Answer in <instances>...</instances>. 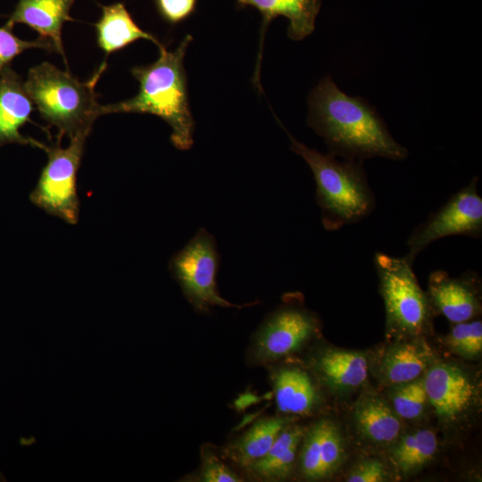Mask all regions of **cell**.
I'll return each mask as SVG.
<instances>
[{"instance_id": "13", "label": "cell", "mask_w": 482, "mask_h": 482, "mask_svg": "<svg viewBox=\"0 0 482 482\" xmlns=\"http://www.w3.org/2000/svg\"><path fill=\"white\" fill-rule=\"evenodd\" d=\"M307 365L320 387L334 396L345 397L365 384L369 353L325 345L310 354Z\"/></svg>"}, {"instance_id": "11", "label": "cell", "mask_w": 482, "mask_h": 482, "mask_svg": "<svg viewBox=\"0 0 482 482\" xmlns=\"http://www.w3.org/2000/svg\"><path fill=\"white\" fill-rule=\"evenodd\" d=\"M346 443L339 425L321 417L305 427L295 471L306 481H322L335 476L346 460Z\"/></svg>"}, {"instance_id": "5", "label": "cell", "mask_w": 482, "mask_h": 482, "mask_svg": "<svg viewBox=\"0 0 482 482\" xmlns=\"http://www.w3.org/2000/svg\"><path fill=\"white\" fill-rule=\"evenodd\" d=\"M407 257L377 253L374 264L386 312V339L425 337L433 329V310Z\"/></svg>"}, {"instance_id": "18", "label": "cell", "mask_w": 482, "mask_h": 482, "mask_svg": "<svg viewBox=\"0 0 482 482\" xmlns=\"http://www.w3.org/2000/svg\"><path fill=\"white\" fill-rule=\"evenodd\" d=\"M75 0H19L6 23L14 26L22 23L36 32L39 37L49 41L55 53L66 62L62 39L64 22L73 21L70 10Z\"/></svg>"}, {"instance_id": "26", "label": "cell", "mask_w": 482, "mask_h": 482, "mask_svg": "<svg viewBox=\"0 0 482 482\" xmlns=\"http://www.w3.org/2000/svg\"><path fill=\"white\" fill-rule=\"evenodd\" d=\"M12 26L5 24L0 27V73L11 62L23 51L31 48H42L54 52L53 45L41 37L34 41L22 40L12 32Z\"/></svg>"}, {"instance_id": "16", "label": "cell", "mask_w": 482, "mask_h": 482, "mask_svg": "<svg viewBox=\"0 0 482 482\" xmlns=\"http://www.w3.org/2000/svg\"><path fill=\"white\" fill-rule=\"evenodd\" d=\"M279 415L295 419L316 413L323 404L320 386L309 370L297 365L275 368L270 374Z\"/></svg>"}, {"instance_id": "30", "label": "cell", "mask_w": 482, "mask_h": 482, "mask_svg": "<svg viewBox=\"0 0 482 482\" xmlns=\"http://www.w3.org/2000/svg\"><path fill=\"white\" fill-rule=\"evenodd\" d=\"M4 480V477L0 474V481Z\"/></svg>"}, {"instance_id": "27", "label": "cell", "mask_w": 482, "mask_h": 482, "mask_svg": "<svg viewBox=\"0 0 482 482\" xmlns=\"http://www.w3.org/2000/svg\"><path fill=\"white\" fill-rule=\"evenodd\" d=\"M197 480L201 482H241L244 479L227 465L213 450L205 446L202 450V461Z\"/></svg>"}, {"instance_id": "1", "label": "cell", "mask_w": 482, "mask_h": 482, "mask_svg": "<svg viewBox=\"0 0 482 482\" xmlns=\"http://www.w3.org/2000/svg\"><path fill=\"white\" fill-rule=\"evenodd\" d=\"M308 104V125L331 154L358 161L371 157L402 161L408 156V150L391 136L377 111L362 97L340 90L329 75L312 89Z\"/></svg>"}, {"instance_id": "8", "label": "cell", "mask_w": 482, "mask_h": 482, "mask_svg": "<svg viewBox=\"0 0 482 482\" xmlns=\"http://www.w3.org/2000/svg\"><path fill=\"white\" fill-rule=\"evenodd\" d=\"M86 139L87 137H73L66 147L60 145V138L55 145H45L47 162L29 195L36 206L72 225L77 224L79 215L77 173Z\"/></svg>"}, {"instance_id": "9", "label": "cell", "mask_w": 482, "mask_h": 482, "mask_svg": "<svg viewBox=\"0 0 482 482\" xmlns=\"http://www.w3.org/2000/svg\"><path fill=\"white\" fill-rule=\"evenodd\" d=\"M219 264L216 241L203 228L170 261V271L197 312H209L215 306L242 308L219 294L216 285Z\"/></svg>"}, {"instance_id": "6", "label": "cell", "mask_w": 482, "mask_h": 482, "mask_svg": "<svg viewBox=\"0 0 482 482\" xmlns=\"http://www.w3.org/2000/svg\"><path fill=\"white\" fill-rule=\"evenodd\" d=\"M423 379L429 408L445 428H464L478 414L482 391L478 372L436 357Z\"/></svg>"}, {"instance_id": "10", "label": "cell", "mask_w": 482, "mask_h": 482, "mask_svg": "<svg viewBox=\"0 0 482 482\" xmlns=\"http://www.w3.org/2000/svg\"><path fill=\"white\" fill-rule=\"evenodd\" d=\"M478 180L475 177L413 230L407 241L409 252L405 257L413 262L430 244L445 237H481L482 198L478 192Z\"/></svg>"}, {"instance_id": "4", "label": "cell", "mask_w": 482, "mask_h": 482, "mask_svg": "<svg viewBox=\"0 0 482 482\" xmlns=\"http://www.w3.org/2000/svg\"><path fill=\"white\" fill-rule=\"evenodd\" d=\"M291 150L309 165L316 182V200L327 230L360 221L371 213L375 197L362 161H338L333 154L311 149L287 133Z\"/></svg>"}, {"instance_id": "15", "label": "cell", "mask_w": 482, "mask_h": 482, "mask_svg": "<svg viewBox=\"0 0 482 482\" xmlns=\"http://www.w3.org/2000/svg\"><path fill=\"white\" fill-rule=\"evenodd\" d=\"M403 420L386 396L374 389L362 391L352 409L356 436L364 445L388 449L403 432Z\"/></svg>"}, {"instance_id": "29", "label": "cell", "mask_w": 482, "mask_h": 482, "mask_svg": "<svg viewBox=\"0 0 482 482\" xmlns=\"http://www.w3.org/2000/svg\"><path fill=\"white\" fill-rule=\"evenodd\" d=\"M161 16L170 24H177L188 18L196 6L197 0H155Z\"/></svg>"}, {"instance_id": "28", "label": "cell", "mask_w": 482, "mask_h": 482, "mask_svg": "<svg viewBox=\"0 0 482 482\" xmlns=\"http://www.w3.org/2000/svg\"><path fill=\"white\" fill-rule=\"evenodd\" d=\"M389 468L375 458L361 460L352 467L345 477L347 482H385L391 480Z\"/></svg>"}, {"instance_id": "12", "label": "cell", "mask_w": 482, "mask_h": 482, "mask_svg": "<svg viewBox=\"0 0 482 482\" xmlns=\"http://www.w3.org/2000/svg\"><path fill=\"white\" fill-rule=\"evenodd\" d=\"M436 358L425 337L386 340L369 354V372L386 388L424 376Z\"/></svg>"}, {"instance_id": "25", "label": "cell", "mask_w": 482, "mask_h": 482, "mask_svg": "<svg viewBox=\"0 0 482 482\" xmlns=\"http://www.w3.org/2000/svg\"><path fill=\"white\" fill-rule=\"evenodd\" d=\"M442 344L453 354L468 361H478L482 355V322L472 320L453 323L442 337Z\"/></svg>"}, {"instance_id": "7", "label": "cell", "mask_w": 482, "mask_h": 482, "mask_svg": "<svg viewBox=\"0 0 482 482\" xmlns=\"http://www.w3.org/2000/svg\"><path fill=\"white\" fill-rule=\"evenodd\" d=\"M320 332L316 313L297 297H289L256 330L248 351L250 363L269 365L303 350Z\"/></svg>"}, {"instance_id": "21", "label": "cell", "mask_w": 482, "mask_h": 482, "mask_svg": "<svg viewBox=\"0 0 482 482\" xmlns=\"http://www.w3.org/2000/svg\"><path fill=\"white\" fill-rule=\"evenodd\" d=\"M292 420L279 414L260 419L225 447L224 455L245 470L268 453L281 429Z\"/></svg>"}, {"instance_id": "2", "label": "cell", "mask_w": 482, "mask_h": 482, "mask_svg": "<svg viewBox=\"0 0 482 482\" xmlns=\"http://www.w3.org/2000/svg\"><path fill=\"white\" fill-rule=\"evenodd\" d=\"M191 41L192 36L187 35L173 51H168L161 44L155 62L131 69L132 76L139 83L138 93L129 99L102 105V115L113 112L156 115L170 127L172 145L179 150L190 149L195 121L189 107L184 57Z\"/></svg>"}, {"instance_id": "24", "label": "cell", "mask_w": 482, "mask_h": 482, "mask_svg": "<svg viewBox=\"0 0 482 482\" xmlns=\"http://www.w3.org/2000/svg\"><path fill=\"white\" fill-rule=\"evenodd\" d=\"M386 399L403 420H420L429 408L423 376L386 387Z\"/></svg>"}, {"instance_id": "19", "label": "cell", "mask_w": 482, "mask_h": 482, "mask_svg": "<svg viewBox=\"0 0 482 482\" xmlns=\"http://www.w3.org/2000/svg\"><path fill=\"white\" fill-rule=\"evenodd\" d=\"M305 427L288 422L279 432L268 453L245 471L261 481L277 482L289 478L295 471L298 452Z\"/></svg>"}, {"instance_id": "3", "label": "cell", "mask_w": 482, "mask_h": 482, "mask_svg": "<svg viewBox=\"0 0 482 482\" xmlns=\"http://www.w3.org/2000/svg\"><path fill=\"white\" fill-rule=\"evenodd\" d=\"M106 68L103 62L90 79L81 82L68 71L45 62L28 72L26 91L43 120L58 129V138L89 135L102 115L95 87Z\"/></svg>"}, {"instance_id": "17", "label": "cell", "mask_w": 482, "mask_h": 482, "mask_svg": "<svg viewBox=\"0 0 482 482\" xmlns=\"http://www.w3.org/2000/svg\"><path fill=\"white\" fill-rule=\"evenodd\" d=\"M33 111L34 103L24 81L10 65L6 66L0 73V146L19 144L44 149V144L21 133Z\"/></svg>"}, {"instance_id": "20", "label": "cell", "mask_w": 482, "mask_h": 482, "mask_svg": "<svg viewBox=\"0 0 482 482\" xmlns=\"http://www.w3.org/2000/svg\"><path fill=\"white\" fill-rule=\"evenodd\" d=\"M239 7L253 6L262 16V34L271 21L278 16L288 19L287 36L302 40L315 29V21L322 0H236Z\"/></svg>"}, {"instance_id": "14", "label": "cell", "mask_w": 482, "mask_h": 482, "mask_svg": "<svg viewBox=\"0 0 482 482\" xmlns=\"http://www.w3.org/2000/svg\"><path fill=\"white\" fill-rule=\"evenodd\" d=\"M427 295L434 314L440 313L452 323L472 320L481 312L480 282L473 272L452 278L436 270L428 278Z\"/></svg>"}, {"instance_id": "23", "label": "cell", "mask_w": 482, "mask_h": 482, "mask_svg": "<svg viewBox=\"0 0 482 482\" xmlns=\"http://www.w3.org/2000/svg\"><path fill=\"white\" fill-rule=\"evenodd\" d=\"M437 450L438 440L432 430L403 431L387 449L388 460L398 476L408 478L431 462Z\"/></svg>"}, {"instance_id": "22", "label": "cell", "mask_w": 482, "mask_h": 482, "mask_svg": "<svg viewBox=\"0 0 482 482\" xmlns=\"http://www.w3.org/2000/svg\"><path fill=\"white\" fill-rule=\"evenodd\" d=\"M101 7L102 15L95 27L97 45L106 54L119 51L138 39L152 41L157 46L161 45L155 37L138 27L123 4L116 3Z\"/></svg>"}]
</instances>
